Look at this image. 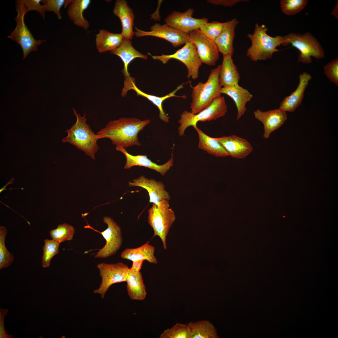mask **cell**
Listing matches in <instances>:
<instances>
[{
	"label": "cell",
	"mask_w": 338,
	"mask_h": 338,
	"mask_svg": "<svg viewBox=\"0 0 338 338\" xmlns=\"http://www.w3.org/2000/svg\"><path fill=\"white\" fill-rule=\"evenodd\" d=\"M240 78L236 66L233 62L232 56H223L220 65L219 80L222 87L238 84Z\"/></svg>",
	"instance_id": "cell-25"
},
{
	"label": "cell",
	"mask_w": 338,
	"mask_h": 338,
	"mask_svg": "<svg viewBox=\"0 0 338 338\" xmlns=\"http://www.w3.org/2000/svg\"><path fill=\"white\" fill-rule=\"evenodd\" d=\"M160 338H191V333L187 324L177 323L160 335Z\"/></svg>",
	"instance_id": "cell-34"
},
{
	"label": "cell",
	"mask_w": 338,
	"mask_h": 338,
	"mask_svg": "<svg viewBox=\"0 0 338 338\" xmlns=\"http://www.w3.org/2000/svg\"><path fill=\"white\" fill-rule=\"evenodd\" d=\"M133 79V78L130 77L125 78L124 86L121 93L122 96L125 97L127 92L129 90H134L137 93V95H140L146 98L158 108L159 111V116L160 118L166 123L169 122V118L164 111L162 105L163 101L166 99L173 97H181L185 99L187 98V96L185 95L178 96L175 95L177 91L183 87L184 83L178 86L176 89L168 94L160 97L149 95L141 91L136 86L134 79Z\"/></svg>",
	"instance_id": "cell-15"
},
{
	"label": "cell",
	"mask_w": 338,
	"mask_h": 338,
	"mask_svg": "<svg viewBox=\"0 0 338 338\" xmlns=\"http://www.w3.org/2000/svg\"><path fill=\"white\" fill-rule=\"evenodd\" d=\"M74 233L73 227L65 223L59 225L56 228L49 231L52 239L60 243L72 240Z\"/></svg>",
	"instance_id": "cell-32"
},
{
	"label": "cell",
	"mask_w": 338,
	"mask_h": 338,
	"mask_svg": "<svg viewBox=\"0 0 338 338\" xmlns=\"http://www.w3.org/2000/svg\"><path fill=\"white\" fill-rule=\"evenodd\" d=\"M238 23L239 21L235 18L224 23L221 33L214 40L219 53H221L223 56H232L233 55L235 30Z\"/></svg>",
	"instance_id": "cell-20"
},
{
	"label": "cell",
	"mask_w": 338,
	"mask_h": 338,
	"mask_svg": "<svg viewBox=\"0 0 338 338\" xmlns=\"http://www.w3.org/2000/svg\"><path fill=\"white\" fill-rule=\"evenodd\" d=\"M103 220L107 228L103 232H99L105 239L106 243L94 256L95 258L102 259L115 254L120 249L123 241L121 228L113 219L105 216Z\"/></svg>",
	"instance_id": "cell-11"
},
{
	"label": "cell",
	"mask_w": 338,
	"mask_h": 338,
	"mask_svg": "<svg viewBox=\"0 0 338 338\" xmlns=\"http://www.w3.org/2000/svg\"><path fill=\"white\" fill-rule=\"evenodd\" d=\"M8 311L7 309L0 308V338H12L13 336L7 334L5 330L4 327V319Z\"/></svg>",
	"instance_id": "cell-41"
},
{
	"label": "cell",
	"mask_w": 338,
	"mask_h": 338,
	"mask_svg": "<svg viewBox=\"0 0 338 338\" xmlns=\"http://www.w3.org/2000/svg\"><path fill=\"white\" fill-rule=\"evenodd\" d=\"M148 213V222L154 231L153 237L159 236L166 249V237L176 219L174 212L170 207L169 201L163 200L158 204L153 203Z\"/></svg>",
	"instance_id": "cell-6"
},
{
	"label": "cell",
	"mask_w": 338,
	"mask_h": 338,
	"mask_svg": "<svg viewBox=\"0 0 338 338\" xmlns=\"http://www.w3.org/2000/svg\"><path fill=\"white\" fill-rule=\"evenodd\" d=\"M312 78L310 74L306 72L300 74L297 88L290 95L284 99L280 104L279 109L286 112H294L301 104L305 89Z\"/></svg>",
	"instance_id": "cell-22"
},
{
	"label": "cell",
	"mask_w": 338,
	"mask_h": 338,
	"mask_svg": "<svg viewBox=\"0 0 338 338\" xmlns=\"http://www.w3.org/2000/svg\"><path fill=\"white\" fill-rule=\"evenodd\" d=\"M90 3V0H70L68 9L67 13L69 18L76 25L86 30H88L90 24L84 18L83 13Z\"/></svg>",
	"instance_id": "cell-29"
},
{
	"label": "cell",
	"mask_w": 338,
	"mask_h": 338,
	"mask_svg": "<svg viewBox=\"0 0 338 338\" xmlns=\"http://www.w3.org/2000/svg\"><path fill=\"white\" fill-rule=\"evenodd\" d=\"M60 243L52 239H45L43 247L42 266L44 268L49 267L53 258L59 253Z\"/></svg>",
	"instance_id": "cell-33"
},
{
	"label": "cell",
	"mask_w": 338,
	"mask_h": 338,
	"mask_svg": "<svg viewBox=\"0 0 338 338\" xmlns=\"http://www.w3.org/2000/svg\"><path fill=\"white\" fill-rule=\"evenodd\" d=\"M128 294L132 300H143L146 297V291L140 271L129 270L126 281Z\"/></svg>",
	"instance_id": "cell-26"
},
{
	"label": "cell",
	"mask_w": 338,
	"mask_h": 338,
	"mask_svg": "<svg viewBox=\"0 0 338 338\" xmlns=\"http://www.w3.org/2000/svg\"><path fill=\"white\" fill-rule=\"evenodd\" d=\"M220 93L228 95L234 101L238 111L237 120L244 114L247 110L246 104L253 96L247 89L238 84L222 87Z\"/></svg>",
	"instance_id": "cell-23"
},
{
	"label": "cell",
	"mask_w": 338,
	"mask_h": 338,
	"mask_svg": "<svg viewBox=\"0 0 338 338\" xmlns=\"http://www.w3.org/2000/svg\"><path fill=\"white\" fill-rule=\"evenodd\" d=\"M13 178H12V179H11V181H9V182H8V183H7V184H6V185H5V186H3V187H2V188H1V189H0V193H1V192H3V191H4V190H6V188H6V187H7V186H8V185H9V184H12V183H13Z\"/></svg>",
	"instance_id": "cell-44"
},
{
	"label": "cell",
	"mask_w": 338,
	"mask_h": 338,
	"mask_svg": "<svg viewBox=\"0 0 338 338\" xmlns=\"http://www.w3.org/2000/svg\"><path fill=\"white\" fill-rule=\"evenodd\" d=\"M324 73L331 82L338 85V59L328 63L324 67Z\"/></svg>",
	"instance_id": "cell-38"
},
{
	"label": "cell",
	"mask_w": 338,
	"mask_h": 338,
	"mask_svg": "<svg viewBox=\"0 0 338 338\" xmlns=\"http://www.w3.org/2000/svg\"><path fill=\"white\" fill-rule=\"evenodd\" d=\"M116 150L122 152L125 156L126 162L124 167L125 169H130L134 166H143L154 170L163 176L173 165V150L171 159L161 165L152 162L148 158L147 155H132L122 146H116Z\"/></svg>",
	"instance_id": "cell-17"
},
{
	"label": "cell",
	"mask_w": 338,
	"mask_h": 338,
	"mask_svg": "<svg viewBox=\"0 0 338 338\" xmlns=\"http://www.w3.org/2000/svg\"><path fill=\"white\" fill-rule=\"evenodd\" d=\"M149 242L136 248H125L121 253L120 257L132 261L143 259L151 264H157L158 261L154 255L155 248Z\"/></svg>",
	"instance_id": "cell-28"
},
{
	"label": "cell",
	"mask_w": 338,
	"mask_h": 338,
	"mask_svg": "<svg viewBox=\"0 0 338 338\" xmlns=\"http://www.w3.org/2000/svg\"><path fill=\"white\" fill-rule=\"evenodd\" d=\"M73 111L76 117V121L70 129L65 131L68 135L62 139V141L69 143L95 160V154L99 149L96 134L86 123L85 113L82 116L74 108Z\"/></svg>",
	"instance_id": "cell-2"
},
{
	"label": "cell",
	"mask_w": 338,
	"mask_h": 338,
	"mask_svg": "<svg viewBox=\"0 0 338 338\" xmlns=\"http://www.w3.org/2000/svg\"><path fill=\"white\" fill-rule=\"evenodd\" d=\"M144 261L143 259H139L132 261V266L130 269L136 271H140Z\"/></svg>",
	"instance_id": "cell-43"
},
{
	"label": "cell",
	"mask_w": 338,
	"mask_h": 338,
	"mask_svg": "<svg viewBox=\"0 0 338 338\" xmlns=\"http://www.w3.org/2000/svg\"><path fill=\"white\" fill-rule=\"evenodd\" d=\"M220 65L212 69L205 83L199 82L195 86L190 83L192 88L191 112L196 114L206 108L215 98L221 96L222 88L219 80Z\"/></svg>",
	"instance_id": "cell-4"
},
{
	"label": "cell",
	"mask_w": 338,
	"mask_h": 338,
	"mask_svg": "<svg viewBox=\"0 0 338 338\" xmlns=\"http://www.w3.org/2000/svg\"><path fill=\"white\" fill-rule=\"evenodd\" d=\"M24 4L28 11L35 10L39 12L44 19L45 13L46 12L44 5H41V0H23Z\"/></svg>",
	"instance_id": "cell-40"
},
{
	"label": "cell",
	"mask_w": 338,
	"mask_h": 338,
	"mask_svg": "<svg viewBox=\"0 0 338 338\" xmlns=\"http://www.w3.org/2000/svg\"><path fill=\"white\" fill-rule=\"evenodd\" d=\"M267 30L264 25L256 23L253 33L247 35L252 44L246 55L253 61L271 59L273 54L279 51L276 49L277 47L283 44V36H270L267 34Z\"/></svg>",
	"instance_id": "cell-3"
},
{
	"label": "cell",
	"mask_w": 338,
	"mask_h": 338,
	"mask_svg": "<svg viewBox=\"0 0 338 338\" xmlns=\"http://www.w3.org/2000/svg\"><path fill=\"white\" fill-rule=\"evenodd\" d=\"M113 13L121 21L122 27L121 34L124 38L131 40L135 35L133 31L135 15L133 10L128 5L126 0H117Z\"/></svg>",
	"instance_id": "cell-21"
},
{
	"label": "cell",
	"mask_w": 338,
	"mask_h": 338,
	"mask_svg": "<svg viewBox=\"0 0 338 338\" xmlns=\"http://www.w3.org/2000/svg\"><path fill=\"white\" fill-rule=\"evenodd\" d=\"M307 3V0H281V9L282 12L286 15H294L302 10Z\"/></svg>",
	"instance_id": "cell-36"
},
{
	"label": "cell",
	"mask_w": 338,
	"mask_h": 338,
	"mask_svg": "<svg viewBox=\"0 0 338 338\" xmlns=\"http://www.w3.org/2000/svg\"><path fill=\"white\" fill-rule=\"evenodd\" d=\"M223 25L224 23L213 21L203 24L199 29L206 36L214 41L221 33Z\"/></svg>",
	"instance_id": "cell-37"
},
{
	"label": "cell",
	"mask_w": 338,
	"mask_h": 338,
	"mask_svg": "<svg viewBox=\"0 0 338 338\" xmlns=\"http://www.w3.org/2000/svg\"><path fill=\"white\" fill-rule=\"evenodd\" d=\"M189 41L196 47L202 63L214 66L219 59V51L214 41L204 35L199 29L189 34Z\"/></svg>",
	"instance_id": "cell-12"
},
{
	"label": "cell",
	"mask_w": 338,
	"mask_h": 338,
	"mask_svg": "<svg viewBox=\"0 0 338 338\" xmlns=\"http://www.w3.org/2000/svg\"><path fill=\"white\" fill-rule=\"evenodd\" d=\"M135 28L134 33L136 37L145 36L158 37L171 43L175 48L185 44L189 41V34L179 31L166 23L161 25L156 23L150 27L149 31L140 30L136 27Z\"/></svg>",
	"instance_id": "cell-13"
},
{
	"label": "cell",
	"mask_w": 338,
	"mask_h": 338,
	"mask_svg": "<svg viewBox=\"0 0 338 338\" xmlns=\"http://www.w3.org/2000/svg\"><path fill=\"white\" fill-rule=\"evenodd\" d=\"M15 7L17 15L15 18L16 25L14 30L7 38L20 46L23 52V60L31 52L38 51V47L46 40H36L25 25V15L28 12L23 0L16 1Z\"/></svg>",
	"instance_id": "cell-8"
},
{
	"label": "cell",
	"mask_w": 338,
	"mask_h": 338,
	"mask_svg": "<svg viewBox=\"0 0 338 338\" xmlns=\"http://www.w3.org/2000/svg\"><path fill=\"white\" fill-rule=\"evenodd\" d=\"M65 1L64 0H44L41 2L45 6L46 12H54L57 15L58 19L60 20L62 18L60 9L64 4Z\"/></svg>",
	"instance_id": "cell-39"
},
{
	"label": "cell",
	"mask_w": 338,
	"mask_h": 338,
	"mask_svg": "<svg viewBox=\"0 0 338 338\" xmlns=\"http://www.w3.org/2000/svg\"><path fill=\"white\" fill-rule=\"evenodd\" d=\"M194 10L189 8L183 12L173 11L164 19L165 23L182 32L189 34L199 29L202 25L208 22L206 18H193Z\"/></svg>",
	"instance_id": "cell-14"
},
{
	"label": "cell",
	"mask_w": 338,
	"mask_h": 338,
	"mask_svg": "<svg viewBox=\"0 0 338 338\" xmlns=\"http://www.w3.org/2000/svg\"><path fill=\"white\" fill-rule=\"evenodd\" d=\"M227 112V105L223 96L214 99L206 108L196 114L185 110L182 112L178 121L180 124L178 128L180 136H183L186 129L189 126H197L199 121L204 122L214 120L224 116Z\"/></svg>",
	"instance_id": "cell-5"
},
{
	"label": "cell",
	"mask_w": 338,
	"mask_h": 338,
	"mask_svg": "<svg viewBox=\"0 0 338 338\" xmlns=\"http://www.w3.org/2000/svg\"><path fill=\"white\" fill-rule=\"evenodd\" d=\"M151 122L149 119L141 120L135 118L122 117L111 120L96 133L98 139L108 138L116 146L125 148L141 144L138 136L140 131Z\"/></svg>",
	"instance_id": "cell-1"
},
{
	"label": "cell",
	"mask_w": 338,
	"mask_h": 338,
	"mask_svg": "<svg viewBox=\"0 0 338 338\" xmlns=\"http://www.w3.org/2000/svg\"><path fill=\"white\" fill-rule=\"evenodd\" d=\"M191 333V338H218L216 330L208 320L190 322L187 324Z\"/></svg>",
	"instance_id": "cell-31"
},
{
	"label": "cell",
	"mask_w": 338,
	"mask_h": 338,
	"mask_svg": "<svg viewBox=\"0 0 338 338\" xmlns=\"http://www.w3.org/2000/svg\"><path fill=\"white\" fill-rule=\"evenodd\" d=\"M101 281L99 287L94 290L95 294L104 298L110 287L115 284L126 282L129 268L125 263L119 262L115 264L101 263L97 265Z\"/></svg>",
	"instance_id": "cell-10"
},
{
	"label": "cell",
	"mask_w": 338,
	"mask_h": 338,
	"mask_svg": "<svg viewBox=\"0 0 338 338\" xmlns=\"http://www.w3.org/2000/svg\"><path fill=\"white\" fill-rule=\"evenodd\" d=\"M244 0H208L207 2L214 5L230 7L241 2L246 1Z\"/></svg>",
	"instance_id": "cell-42"
},
{
	"label": "cell",
	"mask_w": 338,
	"mask_h": 338,
	"mask_svg": "<svg viewBox=\"0 0 338 338\" xmlns=\"http://www.w3.org/2000/svg\"><path fill=\"white\" fill-rule=\"evenodd\" d=\"M337 6H338L337 5V6H336V7L335 8V9L332 12V13H331V14H332V15H334L335 12V15H336V18H337V9L338 8H337V7H338Z\"/></svg>",
	"instance_id": "cell-45"
},
{
	"label": "cell",
	"mask_w": 338,
	"mask_h": 338,
	"mask_svg": "<svg viewBox=\"0 0 338 338\" xmlns=\"http://www.w3.org/2000/svg\"><path fill=\"white\" fill-rule=\"evenodd\" d=\"M111 54L119 56L124 64L122 72L125 78L130 77L128 71L129 64L135 59L139 58L146 60L147 56L136 50L132 46L131 40L124 38L121 45L115 49L110 52Z\"/></svg>",
	"instance_id": "cell-24"
},
{
	"label": "cell",
	"mask_w": 338,
	"mask_h": 338,
	"mask_svg": "<svg viewBox=\"0 0 338 338\" xmlns=\"http://www.w3.org/2000/svg\"><path fill=\"white\" fill-rule=\"evenodd\" d=\"M282 45L290 44L300 52L299 60L305 64L311 63V57L317 59L325 57V52L316 38L309 32L303 34L291 33L283 36Z\"/></svg>",
	"instance_id": "cell-7"
},
{
	"label": "cell",
	"mask_w": 338,
	"mask_h": 338,
	"mask_svg": "<svg viewBox=\"0 0 338 338\" xmlns=\"http://www.w3.org/2000/svg\"><path fill=\"white\" fill-rule=\"evenodd\" d=\"M7 233L6 228L0 227V269L8 267L14 260L13 256L7 250L5 239Z\"/></svg>",
	"instance_id": "cell-35"
},
{
	"label": "cell",
	"mask_w": 338,
	"mask_h": 338,
	"mask_svg": "<svg viewBox=\"0 0 338 338\" xmlns=\"http://www.w3.org/2000/svg\"><path fill=\"white\" fill-rule=\"evenodd\" d=\"M128 185L130 187H141L146 189L149 194L150 203L158 204L162 200L169 201L171 198L163 182L153 179H149L144 175L129 182Z\"/></svg>",
	"instance_id": "cell-16"
},
{
	"label": "cell",
	"mask_w": 338,
	"mask_h": 338,
	"mask_svg": "<svg viewBox=\"0 0 338 338\" xmlns=\"http://www.w3.org/2000/svg\"><path fill=\"white\" fill-rule=\"evenodd\" d=\"M255 118L264 125L263 137L269 138L273 131L281 127L287 119L286 112L279 109L264 111L258 109L253 112Z\"/></svg>",
	"instance_id": "cell-18"
},
{
	"label": "cell",
	"mask_w": 338,
	"mask_h": 338,
	"mask_svg": "<svg viewBox=\"0 0 338 338\" xmlns=\"http://www.w3.org/2000/svg\"><path fill=\"white\" fill-rule=\"evenodd\" d=\"M124 38L121 33H114L104 29H100L96 35V49L100 53L111 51L121 45Z\"/></svg>",
	"instance_id": "cell-27"
},
{
	"label": "cell",
	"mask_w": 338,
	"mask_h": 338,
	"mask_svg": "<svg viewBox=\"0 0 338 338\" xmlns=\"http://www.w3.org/2000/svg\"><path fill=\"white\" fill-rule=\"evenodd\" d=\"M198 135V148L216 157H226L228 154L221 144L214 138L210 137L197 126L194 128Z\"/></svg>",
	"instance_id": "cell-30"
},
{
	"label": "cell",
	"mask_w": 338,
	"mask_h": 338,
	"mask_svg": "<svg viewBox=\"0 0 338 338\" xmlns=\"http://www.w3.org/2000/svg\"><path fill=\"white\" fill-rule=\"evenodd\" d=\"M228 154L233 158L243 159L253 151L251 144L247 140L235 135L214 138Z\"/></svg>",
	"instance_id": "cell-19"
},
{
	"label": "cell",
	"mask_w": 338,
	"mask_h": 338,
	"mask_svg": "<svg viewBox=\"0 0 338 338\" xmlns=\"http://www.w3.org/2000/svg\"><path fill=\"white\" fill-rule=\"evenodd\" d=\"M149 54L154 59L160 60L163 64H166L171 59L179 60L186 66L188 79L191 77L195 80L198 77L199 68L202 63L198 56L196 46L191 42H187L183 47L172 54H162L161 55L152 56Z\"/></svg>",
	"instance_id": "cell-9"
}]
</instances>
